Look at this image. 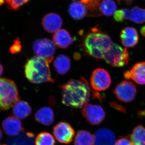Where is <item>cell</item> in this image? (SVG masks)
<instances>
[{
    "mask_svg": "<svg viewBox=\"0 0 145 145\" xmlns=\"http://www.w3.org/2000/svg\"><path fill=\"white\" fill-rule=\"evenodd\" d=\"M60 87L62 103L66 106L81 108L90 99V89L87 81L82 77L79 80H70Z\"/></svg>",
    "mask_w": 145,
    "mask_h": 145,
    "instance_id": "cell-1",
    "label": "cell"
},
{
    "mask_svg": "<svg viewBox=\"0 0 145 145\" xmlns=\"http://www.w3.org/2000/svg\"><path fill=\"white\" fill-rule=\"evenodd\" d=\"M112 44L108 35L94 27L84 37L81 46L86 55L100 59H103Z\"/></svg>",
    "mask_w": 145,
    "mask_h": 145,
    "instance_id": "cell-2",
    "label": "cell"
},
{
    "mask_svg": "<svg viewBox=\"0 0 145 145\" xmlns=\"http://www.w3.org/2000/svg\"><path fill=\"white\" fill-rule=\"evenodd\" d=\"M24 69L25 77L30 82L39 84L54 82L51 77L49 63L41 57H32L26 63Z\"/></svg>",
    "mask_w": 145,
    "mask_h": 145,
    "instance_id": "cell-3",
    "label": "cell"
},
{
    "mask_svg": "<svg viewBox=\"0 0 145 145\" xmlns=\"http://www.w3.org/2000/svg\"><path fill=\"white\" fill-rule=\"evenodd\" d=\"M19 100V92L14 82L0 78V111L9 109Z\"/></svg>",
    "mask_w": 145,
    "mask_h": 145,
    "instance_id": "cell-4",
    "label": "cell"
},
{
    "mask_svg": "<svg viewBox=\"0 0 145 145\" xmlns=\"http://www.w3.org/2000/svg\"><path fill=\"white\" fill-rule=\"evenodd\" d=\"M106 63L114 67H121L127 64L129 55L127 48H123L116 44L112 43L110 48L104 55Z\"/></svg>",
    "mask_w": 145,
    "mask_h": 145,
    "instance_id": "cell-5",
    "label": "cell"
},
{
    "mask_svg": "<svg viewBox=\"0 0 145 145\" xmlns=\"http://www.w3.org/2000/svg\"><path fill=\"white\" fill-rule=\"evenodd\" d=\"M33 49L36 56L41 57L50 63L54 58L56 45L54 42L49 39H39L34 42Z\"/></svg>",
    "mask_w": 145,
    "mask_h": 145,
    "instance_id": "cell-6",
    "label": "cell"
},
{
    "mask_svg": "<svg viewBox=\"0 0 145 145\" xmlns=\"http://www.w3.org/2000/svg\"><path fill=\"white\" fill-rule=\"evenodd\" d=\"M111 84V77L106 70L98 68L93 71L91 76L90 84L94 90H106L110 86Z\"/></svg>",
    "mask_w": 145,
    "mask_h": 145,
    "instance_id": "cell-7",
    "label": "cell"
},
{
    "mask_svg": "<svg viewBox=\"0 0 145 145\" xmlns=\"http://www.w3.org/2000/svg\"><path fill=\"white\" fill-rule=\"evenodd\" d=\"M114 93L119 101L124 103H129L135 99L137 88L131 82L124 81L116 86Z\"/></svg>",
    "mask_w": 145,
    "mask_h": 145,
    "instance_id": "cell-8",
    "label": "cell"
},
{
    "mask_svg": "<svg viewBox=\"0 0 145 145\" xmlns=\"http://www.w3.org/2000/svg\"><path fill=\"white\" fill-rule=\"evenodd\" d=\"M82 114L89 123L93 125L101 123L105 117V112L102 106L88 103L84 106Z\"/></svg>",
    "mask_w": 145,
    "mask_h": 145,
    "instance_id": "cell-9",
    "label": "cell"
},
{
    "mask_svg": "<svg viewBox=\"0 0 145 145\" xmlns=\"http://www.w3.org/2000/svg\"><path fill=\"white\" fill-rule=\"evenodd\" d=\"M53 134L59 142L69 144L72 142L75 131L69 123L61 122L53 128Z\"/></svg>",
    "mask_w": 145,
    "mask_h": 145,
    "instance_id": "cell-10",
    "label": "cell"
},
{
    "mask_svg": "<svg viewBox=\"0 0 145 145\" xmlns=\"http://www.w3.org/2000/svg\"><path fill=\"white\" fill-rule=\"evenodd\" d=\"M125 78L141 85L145 84V62L138 63L124 73Z\"/></svg>",
    "mask_w": 145,
    "mask_h": 145,
    "instance_id": "cell-11",
    "label": "cell"
},
{
    "mask_svg": "<svg viewBox=\"0 0 145 145\" xmlns=\"http://www.w3.org/2000/svg\"><path fill=\"white\" fill-rule=\"evenodd\" d=\"M63 21L60 16L55 13L46 14L42 20V25L45 30L49 33H55L62 25Z\"/></svg>",
    "mask_w": 145,
    "mask_h": 145,
    "instance_id": "cell-12",
    "label": "cell"
},
{
    "mask_svg": "<svg viewBox=\"0 0 145 145\" xmlns=\"http://www.w3.org/2000/svg\"><path fill=\"white\" fill-rule=\"evenodd\" d=\"M3 127L6 133L10 136H17L24 131L20 121L13 116H9L3 121Z\"/></svg>",
    "mask_w": 145,
    "mask_h": 145,
    "instance_id": "cell-13",
    "label": "cell"
},
{
    "mask_svg": "<svg viewBox=\"0 0 145 145\" xmlns=\"http://www.w3.org/2000/svg\"><path fill=\"white\" fill-rule=\"evenodd\" d=\"M121 41L123 45L127 47H133L139 41V37L136 29L133 27H125L121 31Z\"/></svg>",
    "mask_w": 145,
    "mask_h": 145,
    "instance_id": "cell-14",
    "label": "cell"
},
{
    "mask_svg": "<svg viewBox=\"0 0 145 145\" xmlns=\"http://www.w3.org/2000/svg\"><path fill=\"white\" fill-rule=\"evenodd\" d=\"M95 145H114L115 137L114 133L107 129L98 130L94 135Z\"/></svg>",
    "mask_w": 145,
    "mask_h": 145,
    "instance_id": "cell-15",
    "label": "cell"
},
{
    "mask_svg": "<svg viewBox=\"0 0 145 145\" xmlns=\"http://www.w3.org/2000/svg\"><path fill=\"white\" fill-rule=\"evenodd\" d=\"M54 118V112L52 108L47 106L43 107L39 109L34 116L36 121L45 126L52 124Z\"/></svg>",
    "mask_w": 145,
    "mask_h": 145,
    "instance_id": "cell-16",
    "label": "cell"
},
{
    "mask_svg": "<svg viewBox=\"0 0 145 145\" xmlns=\"http://www.w3.org/2000/svg\"><path fill=\"white\" fill-rule=\"evenodd\" d=\"M53 40L55 45L63 49L67 48L74 42L68 31L64 29H60L55 32Z\"/></svg>",
    "mask_w": 145,
    "mask_h": 145,
    "instance_id": "cell-17",
    "label": "cell"
},
{
    "mask_svg": "<svg viewBox=\"0 0 145 145\" xmlns=\"http://www.w3.org/2000/svg\"><path fill=\"white\" fill-rule=\"evenodd\" d=\"M34 138L35 135L33 133L23 131L17 136L8 139L7 145H36Z\"/></svg>",
    "mask_w": 145,
    "mask_h": 145,
    "instance_id": "cell-18",
    "label": "cell"
},
{
    "mask_svg": "<svg viewBox=\"0 0 145 145\" xmlns=\"http://www.w3.org/2000/svg\"><path fill=\"white\" fill-rule=\"evenodd\" d=\"M68 12L71 18L76 20H82L89 15L86 7L79 1H74L70 4Z\"/></svg>",
    "mask_w": 145,
    "mask_h": 145,
    "instance_id": "cell-19",
    "label": "cell"
},
{
    "mask_svg": "<svg viewBox=\"0 0 145 145\" xmlns=\"http://www.w3.org/2000/svg\"><path fill=\"white\" fill-rule=\"evenodd\" d=\"M13 106V114L18 119H25L31 114L32 112L31 106L25 101H19Z\"/></svg>",
    "mask_w": 145,
    "mask_h": 145,
    "instance_id": "cell-20",
    "label": "cell"
},
{
    "mask_svg": "<svg viewBox=\"0 0 145 145\" xmlns=\"http://www.w3.org/2000/svg\"><path fill=\"white\" fill-rule=\"evenodd\" d=\"M54 65L56 71L59 74L64 75L70 69V59L64 54H60L54 60Z\"/></svg>",
    "mask_w": 145,
    "mask_h": 145,
    "instance_id": "cell-21",
    "label": "cell"
},
{
    "mask_svg": "<svg viewBox=\"0 0 145 145\" xmlns=\"http://www.w3.org/2000/svg\"><path fill=\"white\" fill-rule=\"evenodd\" d=\"M94 143V136L88 131L81 130L75 136L74 145H93Z\"/></svg>",
    "mask_w": 145,
    "mask_h": 145,
    "instance_id": "cell-22",
    "label": "cell"
},
{
    "mask_svg": "<svg viewBox=\"0 0 145 145\" xmlns=\"http://www.w3.org/2000/svg\"><path fill=\"white\" fill-rule=\"evenodd\" d=\"M132 145H145V128L142 125L136 127L130 136Z\"/></svg>",
    "mask_w": 145,
    "mask_h": 145,
    "instance_id": "cell-23",
    "label": "cell"
},
{
    "mask_svg": "<svg viewBox=\"0 0 145 145\" xmlns=\"http://www.w3.org/2000/svg\"><path fill=\"white\" fill-rule=\"evenodd\" d=\"M117 5L113 0H102L100 5L101 14L106 16H112L117 10Z\"/></svg>",
    "mask_w": 145,
    "mask_h": 145,
    "instance_id": "cell-24",
    "label": "cell"
},
{
    "mask_svg": "<svg viewBox=\"0 0 145 145\" xmlns=\"http://www.w3.org/2000/svg\"><path fill=\"white\" fill-rule=\"evenodd\" d=\"M102 0H80L86 7L88 10L89 16H98L102 15L100 5Z\"/></svg>",
    "mask_w": 145,
    "mask_h": 145,
    "instance_id": "cell-25",
    "label": "cell"
},
{
    "mask_svg": "<svg viewBox=\"0 0 145 145\" xmlns=\"http://www.w3.org/2000/svg\"><path fill=\"white\" fill-rule=\"evenodd\" d=\"M130 20L137 24L145 22V9L137 6L133 7L130 11Z\"/></svg>",
    "mask_w": 145,
    "mask_h": 145,
    "instance_id": "cell-26",
    "label": "cell"
},
{
    "mask_svg": "<svg viewBox=\"0 0 145 145\" xmlns=\"http://www.w3.org/2000/svg\"><path fill=\"white\" fill-rule=\"evenodd\" d=\"M36 145H54L55 141L53 136L48 132H41L35 139Z\"/></svg>",
    "mask_w": 145,
    "mask_h": 145,
    "instance_id": "cell-27",
    "label": "cell"
},
{
    "mask_svg": "<svg viewBox=\"0 0 145 145\" xmlns=\"http://www.w3.org/2000/svg\"><path fill=\"white\" fill-rule=\"evenodd\" d=\"M131 9L124 8L117 10L114 14L115 20L118 22H122L125 20H129Z\"/></svg>",
    "mask_w": 145,
    "mask_h": 145,
    "instance_id": "cell-28",
    "label": "cell"
},
{
    "mask_svg": "<svg viewBox=\"0 0 145 145\" xmlns=\"http://www.w3.org/2000/svg\"><path fill=\"white\" fill-rule=\"evenodd\" d=\"M29 0H5L7 7L9 9L18 10Z\"/></svg>",
    "mask_w": 145,
    "mask_h": 145,
    "instance_id": "cell-29",
    "label": "cell"
},
{
    "mask_svg": "<svg viewBox=\"0 0 145 145\" xmlns=\"http://www.w3.org/2000/svg\"><path fill=\"white\" fill-rule=\"evenodd\" d=\"M21 42L19 39H16L13 42V44L10 48V51L12 54H14L20 52L22 49Z\"/></svg>",
    "mask_w": 145,
    "mask_h": 145,
    "instance_id": "cell-30",
    "label": "cell"
},
{
    "mask_svg": "<svg viewBox=\"0 0 145 145\" xmlns=\"http://www.w3.org/2000/svg\"><path fill=\"white\" fill-rule=\"evenodd\" d=\"M114 145H132L131 142L129 139L122 138L119 139L115 143Z\"/></svg>",
    "mask_w": 145,
    "mask_h": 145,
    "instance_id": "cell-31",
    "label": "cell"
},
{
    "mask_svg": "<svg viewBox=\"0 0 145 145\" xmlns=\"http://www.w3.org/2000/svg\"><path fill=\"white\" fill-rule=\"evenodd\" d=\"M133 0H119L118 2L119 4L121 3H122L125 4L127 5H130L132 4L133 3Z\"/></svg>",
    "mask_w": 145,
    "mask_h": 145,
    "instance_id": "cell-32",
    "label": "cell"
},
{
    "mask_svg": "<svg viewBox=\"0 0 145 145\" xmlns=\"http://www.w3.org/2000/svg\"><path fill=\"white\" fill-rule=\"evenodd\" d=\"M138 114L140 117H145V110L139 111Z\"/></svg>",
    "mask_w": 145,
    "mask_h": 145,
    "instance_id": "cell-33",
    "label": "cell"
},
{
    "mask_svg": "<svg viewBox=\"0 0 145 145\" xmlns=\"http://www.w3.org/2000/svg\"><path fill=\"white\" fill-rule=\"evenodd\" d=\"M141 33L143 36L145 37V26L143 27L141 29Z\"/></svg>",
    "mask_w": 145,
    "mask_h": 145,
    "instance_id": "cell-34",
    "label": "cell"
},
{
    "mask_svg": "<svg viewBox=\"0 0 145 145\" xmlns=\"http://www.w3.org/2000/svg\"><path fill=\"white\" fill-rule=\"evenodd\" d=\"M3 71V66L1 65V64L0 63V76L2 74Z\"/></svg>",
    "mask_w": 145,
    "mask_h": 145,
    "instance_id": "cell-35",
    "label": "cell"
},
{
    "mask_svg": "<svg viewBox=\"0 0 145 145\" xmlns=\"http://www.w3.org/2000/svg\"><path fill=\"white\" fill-rule=\"evenodd\" d=\"M5 0H0V6L2 5L5 2Z\"/></svg>",
    "mask_w": 145,
    "mask_h": 145,
    "instance_id": "cell-36",
    "label": "cell"
},
{
    "mask_svg": "<svg viewBox=\"0 0 145 145\" xmlns=\"http://www.w3.org/2000/svg\"><path fill=\"white\" fill-rule=\"evenodd\" d=\"M2 135V132L1 130V129H0V140H1Z\"/></svg>",
    "mask_w": 145,
    "mask_h": 145,
    "instance_id": "cell-37",
    "label": "cell"
},
{
    "mask_svg": "<svg viewBox=\"0 0 145 145\" xmlns=\"http://www.w3.org/2000/svg\"><path fill=\"white\" fill-rule=\"evenodd\" d=\"M6 145V144H3V145Z\"/></svg>",
    "mask_w": 145,
    "mask_h": 145,
    "instance_id": "cell-38",
    "label": "cell"
},
{
    "mask_svg": "<svg viewBox=\"0 0 145 145\" xmlns=\"http://www.w3.org/2000/svg\"><path fill=\"white\" fill-rule=\"evenodd\" d=\"M117 1H119V0H117Z\"/></svg>",
    "mask_w": 145,
    "mask_h": 145,
    "instance_id": "cell-39",
    "label": "cell"
}]
</instances>
